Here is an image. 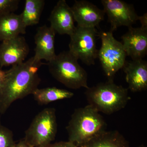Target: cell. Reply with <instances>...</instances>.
Listing matches in <instances>:
<instances>
[{"mask_svg": "<svg viewBox=\"0 0 147 147\" xmlns=\"http://www.w3.org/2000/svg\"><path fill=\"white\" fill-rule=\"evenodd\" d=\"M98 33L96 28L77 26L73 33L69 36V53L87 65H94L95 61L98 58L96 37Z\"/></svg>", "mask_w": 147, "mask_h": 147, "instance_id": "52a82bcc", "label": "cell"}, {"mask_svg": "<svg viewBox=\"0 0 147 147\" xmlns=\"http://www.w3.org/2000/svg\"><path fill=\"white\" fill-rule=\"evenodd\" d=\"M81 147H131L124 137L117 130H106Z\"/></svg>", "mask_w": 147, "mask_h": 147, "instance_id": "2e32d148", "label": "cell"}, {"mask_svg": "<svg viewBox=\"0 0 147 147\" xmlns=\"http://www.w3.org/2000/svg\"><path fill=\"white\" fill-rule=\"evenodd\" d=\"M78 61L69 51H63L48 62L47 65L53 77L67 88H88V74Z\"/></svg>", "mask_w": 147, "mask_h": 147, "instance_id": "277c9868", "label": "cell"}, {"mask_svg": "<svg viewBox=\"0 0 147 147\" xmlns=\"http://www.w3.org/2000/svg\"><path fill=\"white\" fill-rule=\"evenodd\" d=\"M121 42L127 56L132 60L143 59L147 53V29L130 27L121 37Z\"/></svg>", "mask_w": 147, "mask_h": 147, "instance_id": "8fae6325", "label": "cell"}, {"mask_svg": "<svg viewBox=\"0 0 147 147\" xmlns=\"http://www.w3.org/2000/svg\"><path fill=\"white\" fill-rule=\"evenodd\" d=\"M98 36L101 40L98 58L108 81H114L116 73L123 68L126 62V53L121 42L115 38L113 32H101Z\"/></svg>", "mask_w": 147, "mask_h": 147, "instance_id": "8992f818", "label": "cell"}, {"mask_svg": "<svg viewBox=\"0 0 147 147\" xmlns=\"http://www.w3.org/2000/svg\"><path fill=\"white\" fill-rule=\"evenodd\" d=\"M34 100L40 105H47L56 100L67 99L73 97L72 92L56 87L37 88L33 93Z\"/></svg>", "mask_w": 147, "mask_h": 147, "instance_id": "e0dca14e", "label": "cell"}, {"mask_svg": "<svg viewBox=\"0 0 147 147\" xmlns=\"http://www.w3.org/2000/svg\"><path fill=\"white\" fill-rule=\"evenodd\" d=\"M139 21L141 22V27L147 29V14L146 13L142 16H139Z\"/></svg>", "mask_w": 147, "mask_h": 147, "instance_id": "7402d4cb", "label": "cell"}, {"mask_svg": "<svg viewBox=\"0 0 147 147\" xmlns=\"http://www.w3.org/2000/svg\"><path fill=\"white\" fill-rule=\"evenodd\" d=\"M12 131L1 123L0 118V147H12L15 144Z\"/></svg>", "mask_w": 147, "mask_h": 147, "instance_id": "d6986e66", "label": "cell"}, {"mask_svg": "<svg viewBox=\"0 0 147 147\" xmlns=\"http://www.w3.org/2000/svg\"><path fill=\"white\" fill-rule=\"evenodd\" d=\"M44 63L34 57L13 66L6 71L4 82L0 90V114H3L12 102L32 94L40 84L38 70Z\"/></svg>", "mask_w": 147, "mask_h": 147, "instance_id": "6da1fadb", "label": "cell"}, {"mask_svg": "<svg viewBox=\"0 0 147 147\" xmlns=\"http://www.w3.org/2000/svg\"><path fill=\"white\" fill-rule=\"evenodd\" d=\"M71 8L74 21L78 26L96 28L104 20V11L88 1H75Z\"/></svg>", "mask_w": 147, "mask_h": 147, "instance_id": "30bf717a", "label": "cell"}, {"mask_svg": "<svg viewBox=\"0 0 147 147\" xmlns=\"http://www.w3.org/2000/svg\"><path fill=\"white\" fill-rule=\"evenodd\" d=\"M101 3L111 25L110 31L113 32L121 26L132 27L139 21V16L132 5L121 0H102Z\"/></svg>", "mask_w": 147, "mask_h": 147, "instance_id": "ba28073f", "label": "cell"}, {"mask_svg": "<svg viewBox=\"0 0 147 147\" xmlns=\"http://www.w3.org/2000/svg\"><path fill=\"white\" fill-rule=\"evenodd\" d=\"M128 89L133 92L147 89V62L143 59L125 62L123 67Z\"/></svg>", "mask_w": 147, "mask_h": 147, "instance_id": "5bb4252c", "label": "cell"}, {"mask_svg": "<svg viewBox=\"0 0 147 147\" xmlns=\"http://www.w3.org/2000/svg\"><path fill=\"white\" fill-rule=\"evenodd\" d=\"M12 147H31L25 141L24 139H21L18 143H15Z\"/></svg>", "mask_w": 147, "mask_h": 147, "instance_id": "603a6c76", "label": "cell"}, {"mask_svg": "<svg viewBox=\"0 0 147 147\" xmlns=\"http://www.w3.org/2000/svg\"><path fill=\"white\" fill-rule=\"evenodd\" d=\"M20 1L0 0V14L14 12L18 8Z\"/></svg>", "mask_w": 147, "mask_h": 147, "instance_id": "ffe728a7", "label": "cell"}, {"mask_svg": "<svg viewBox=\"0 0 147 147\" xmlns=\"http://www.w3.org/2000/svg\"><path fill=\"white\" fill-rule=\"evenodd\" d=\"M21 14L7 13L0 14V41L11 39L26 33Z\"/></svg>", "mask_w": 147, "mask_h": 147, "instance_id": "9a60e30c", "label": "cell"}, {"mask_svg": "<svg viewBox=\"0 0 147 147\" xmlns=\"http://www.w3.org/2000/svg\"><path fill=\"white\" fill-rule=\"evenodd\" d=\"M48 20L50 26L60 35L71 36L76 29L71 7L65 0H60L51 11Z\"/></svg>", "mask_w": 147, "mask_h": 147, "instance_id": "7c38bea8", "label": "cell"}, {"mask_svg": "<svg viewBox=\"0 0 147 147\" xmlns=\"http://www.w3.org/2000/svg\"><path fill=\"white\" fill-rule=\"evenodd\" d=\"M88 104L99 113L111 115L125 108L131 99L128 89L108 81L86 89Z\"/></svg>", "mask_w": 147, "mask_h": 147, "instance_id": "3957f363", "label": "cell"}, {"mask_svg": "<svg viewBox=\"0 0 147 147\" xmlns=\"http://www.w3.org/2000/svg\"><path fill=\"white\" fill-rule=\"evenodd\" d=\"M57 131L56 110L46 108L35 117L24 139L31 147H42L55 140Z\"/></svg>", "mask_w": 147, "mask_h": 147, "instance_id": "5b68a950", "label": "cell"}, {"mask_svg": "<svg viewBox=\"0 0 147 147\" xmlns=\"http://www.w3.org/2000/svg\"><path fill=\"white\" fill-rule=\"evenodd\" d=\"M107 125L102 116L89 105L74 110L66 127L68 141L81 147L105 131Z\"/></svg>", "mask_w": 147, "mask_h": 147, "instance_id": "7a4b0ae2", "label": "cell"}, {"mask_svg": "<svg viewBox=\"0 0 147 147\" xmlns=\"http://www.w3.org/2000/svg\"><path fill=\"white\" fill-rule=\"evenodd\" d=\"M29 52V45L22 36L2 41L0 45V69L23 63Z\"/></svg>", "mask_w": 147, "mask_h": 147, "instance_id": "9c48e42d", "label": "cell"}, {"mask_svg": "<svg viewBox=\"0 0 147 147\" xmlns=\"http://www.w3.org/2000/svg\"><path fill=\"white\" fill-rule=\"evenodd\" d=\"M56 32L51 27L46 25L38 27L34 36L36 46L34 57L37 60H42L47 62L56 57L55 37Z\"/></svg>", "mask_w": 147, "mask_h": 147, "instance_id": "4fadbf2b", "label": "cell"}, {"mask_svg": "<svg viewBox=\"0 0 147 147\" xmlns=\"http://www.w3.org/2000/svg\"><path fill=\"white\" fill-rule=\"evenodd\" d=\"M6 71L0 69V90L2 88L5 79Z\"/></svg>", "mask_w": 147, "mask_h": 147, "instance_id": "cb8c5ba5", "label": "cell"}, {"mask_svg": "<svg viewBox=\"0 0 147 147\" xmlns=\"http://www.w3.org/2000/svg\"><path fill=\"white\" fill-rule=\"evenodd\" d=\"M45 2L44 0H26L25 7L21 15L26 27L39 23Z\"/></svg>", "mask_w": 147, "mask_h": 147, "instance_id": "ac0fdd59", "label": "cell"}, {"mask_svg": "<svg viewBox=\"0 0 147 147\" xmlns=\"http://www.w3.org/2000/svg\"><path fill=\"white\" fill-rule=\"evenodd\" d=\"M42 147H77L71 142H60L55 144H50Z\"/></svg>", "mask_w": 147, "mask_h": 147, "instance_id": "44dd1931", "label": "cell"}]
</instances>
